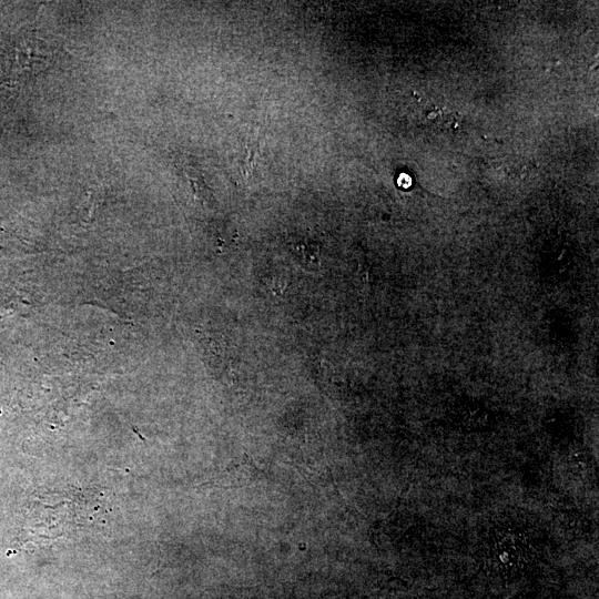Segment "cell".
Listing matches in <instances>:
<instances>
[{
    "instance_id": "cell-2",
    "label": "cell",
    "mask_w": 599,
    "mask_h": 599,
    "mask_svg": "<svg viewBox=\"0 0 599 599\" xmlns=\"http://www.w3.org/2000/svg\"><path fill=\"white\" fill-rule=\"evenodd\" d=\"M524 540L525 539L520 535L505 534L496 539L493 549L500 562L510 564L512 562L514 557L518 558L528 550Z\"/></svg>"
},
{
    "instance_id": "cell-1",
    "label": "cell",
    "mask_w": 599,
    "mask_h": 599,
    "mask_svg": "<svg viewBox=\"0 0 599 599\" xmlns=\"http://www.w3.org/2000/svg\"><path fill=\"white\" fill-rule=\"evenodd\" d=\"M18 50L19 65L28 72L37 73L49 65L50 51L42 41L29 39L23 42Z\"/></svg>"
}]
</instances>
